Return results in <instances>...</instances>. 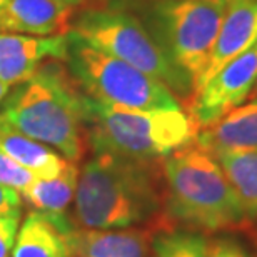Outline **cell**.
I'll use <instances>...</instances> for the list:
<instances>
[{"label": "cell", "mask_w": 257, "mask_h": 257, "mask_svg": "<svg viewBox=\"0 0 257 257\" xmlns=\"http://www.w3.org/2000/svg\"><path fill=\"white\" fill-rule=\"evenodd\" d=\"M37 177L32 172H29L27 169L19 166L14 159H10L7 154L0 151V186L12 187L15 191L22 192Z\"/></svg>", "instance_id": "d6986e66"}, {"label": "cell", "mask_w": 257, "mask_h": 257, "mask_svg": "<svg viewBox=\"0 0 257 257\" xmlns=\"http://www.w3.org/2000/svg\"><path fill=\"white\" fill-rule=\"evenodd\" d=\"M205 2H210V4H215V5H219V7H222V9H230L232 5H237L240 2H245V0H205Z\"/></svg>", "instance_id": "cb8c5ba5"}, {"label": "cell", "mask_w": 257, "mask_h": 257, "mask_svg": "<svg viewBox=\"0 0 257 257\" xmlns=\"http://www.w3.org/2000/svg\"><path fill=\"white\" fill-rule=\"evenodd\" d=\"M7 92H9V85L5 84V82L0 80V104L5 100V97H7Z\"/></svg>", "instance_id": "d4e9b609"}, {"label": "cell", "mask_w": 257, "mask_h": 257, "mask_svg": "<svg viewBox=\"0 0 257 257\" xmlns=\"http://www.w3.org/2000/svg\"><path fill=\"white\" fill-rule=\"evenodd\" d=\"M20 215L22 214L0 215V257H10L12 254L15 237L19 232Z\"/></svg>", "instance_id": "44dd1931"}, {"label": "cell", "mask_w": 257, "mask_h": 257, "mask_svg": "<svg viewBox=\"0 0 257 257\" xmlns=\"http://www.w3.org/2000/svg\"><path fill=\"white\" fill-rule=\"evenodd\" d=\"M84 99L62 60H49L5 97L0 117L15 131L54 147L67 161L79 162L89 151Z\"/></svg>", "instance_id": "7a4b0ae2"}, {"label": "cell", "mask_w": 257, "mask_h": 257, "mask_svg": "<svg viewBox=\"0 0 257 257\" xmlns=\"http://www.w3.org/2000/svg\"><path fill=\"white\" fill-rule=\"evenodd\" d=\"M166 227L224 230L247 222L237 195L212 154L197 142L162 159Z\"/></svg>", "instance_id": "3957f363"}, {"label": "cell", "mask_w": 257, "mask_h": 257, "mask_svg": "<svg viewBox=\"0 0 257 257\" xmlns=\"http://www.w3.org/2000/svg\"><path fill=\"white\" fill-rule=\"evenodd\" d=\"M67 70L87 97L134 110H177L181 100L154 77L90 47L69 32Z\"/></svg>", "instance_id": "8992f818"}, {"label": "cell", "mask_w": 257, "mask_h": 257, "mask_svg": "<svg viewBox=\"0 0 257 257\" xmlns=\"http://www.w3.org/2000/svg\"><path fill=\"white\" fill-rule=\"evenodd\" d=\"M225 12L205 0H154L149 32L195 84L209 64Z\"/></svg>", "instance_id": "52a82bcc"}, {"label": "cell", "mask_w": 257, "mask_h": 257, "mask_svg": "<svg viewBox=\"0 0 257 257\" xmlns=\"http://www.w3.org/2000/svg\"><path fill=\"white\" fill-rule=\"evenodd\" d=\"M77 181L79 167L75 162L69 161L55 177L35 179L22 191V197L39 212H64L75 197Z\"/></svg>", "instance_id": "e0dca14e"}, {"label": "cell", "mask_w": 257, "mask_h": 257, "mask_svg": "<svg viewBox=\"0 0 257 257\" xmlns=\"http://www.w3.org/2000/svg\"><path fill=\"white\" fill-rule=\"evenodd\" d=\"M84 112L92 152H110L141 161H162L194 144L199 132L194 119L182 109L134 110L102 104L85 95Z\"/></svg>", "instance_id": "277c9868"}, {"label": "cell", "mask_w": 257, "mask_h": 257, "mask_svg": "<svg viewBox=\"0 0 257 257\" xmlns=\"http://www.w3.org/2000/svg\"><path fill=\"white\" fill-rule=\"evenodd\" d=\"M75 7L59 0H7L0 10V32L50 37L70 32Z\"/></svg>", "instance_id": "30bf717a"}, {"label": "cell", "mask_w": 257, "mask_h": 257, "mask_svg": "<svg viewBox=\"0 0 257 257\" xmlns=\"http://www.w3.org/2000/svg\"><path fill=\"white\" fill-rule=\"evenodd\" d=\"M0 151L14 159L19 166L32 172L37 179L55 177L69 162L49 146L34 141L5 124L2 117H0Z\"/></svg>", "instance_id": "9a60e30c"}, {"label": "cell", "mask_w": 257, "mask_h": 257, "mask_svg": "<svg viewBox=\"0 0 257 257\" xmlns=\"http://www.w3.org/2000/svg\"><path fill=\"white\" fill-rule=\"evenodd\" d=\"M99 4L109 5V7H119V9H125L131 7V5L137 4V2H146V0H95Z\"/></svg>", "instance_id": "603a6c76"}, {"label": "cell", "mask_w": 257, "mask_h": 257, "mask_svg": "<svg viewBox=\"0 0 257 257\" xmlns=\"http://www.w3.org/2000/svg\"><path fill=\"white\" fill-rule=\"evenodd\" d=\"M22 214V195L12 187L0 186V215Z\"/></svg>", "instance_id": "7402d4cb"}, {"label": "cell", "mask_w": 257, "mask_h": 257, "mask_svg": "<svg viewBox=\"0 0 257 257\" xmlns=\"http://www.w3.org/2000/svg\"><path fill=\"white\" fill-rule=\"evenodd\" d=\"M84 4L87 5L72 20V35L162 82L177 99H191L194 92L192 79L172 64L146 24L125 9L90 0Z\"/></svg>", "instance_id": "5b68a950"}, {"label": "cell", "mask_w": 257, "mask_h": 257, "mask_svg": "<svg viewBox=\"0 0 257 257\" xmlns=\"http://www.w3.org/2000/svg\"><path fill=\"white\" fill-rule=\"evenodd\" d=\"M59 2H62V4H67V5H72V7H75V5H79V4H84L85 0H59Z\"/></svg>", "instance_id": "484cf974"}, {"label": "cell", "mask_w": 257, "mask_h": 257, "mask_svg": "<svg viewBox=\"0 0 257 257\" xmlns=\"http://www.w3.org/2000/svg\"><path fill=\"white\" fill-rule=\"evenodd\" d=\"M257 82V44L230 60L189 99V115L199 128L212 125L247 99Z\"/></svg>", "instance_id": "ba28073f"}, {"label": "cell", "mask_w": 257, "mask_h": 257, "mask_svg": "<svg viewBox=\"0 0 257 257\" xmlns=\"http://www.w3.org/2000/svg\"><path fill=\"white\" fill-rule=\"evenodd\" d=\"M151 229H79L69 244L75 257H149L152 249Z\"/></svg>", "instance_id": "4fadbf2b"}, {"label": "cell", "mask_w": 257, "mask_h": 257, "mask_svg": "<svg viewBox=\"0 0 257 257\" xmlns=\"http://www.w3.org/2000/svg\"><path fill=\"white\" fill-rule=\"evenodd\" d=\"M252 94H254V97H257V82H255V85H254V89H252Z\"/></svg>", "instance_id": "4316f807"}, {"label": "cell", "mask_w": 257, "mask_h": 257, "mask_svg": "<svg viewBox=\"0 0 257 257\" xmlns=\"http://www.w3.org/2000/svg\"><path fill=\"white\" fill-rule=\"evenodd\" d=\"M205 257H252V254L237 239L222 235V237L207 240V255Z\"/></svg>", "instance_id": "ffe728a7"}, {"label": "cell", "mask_w": 257, "mask_h": 257, "mask_svg": "<svg viewBox=\"0 0 257 257\" xmlns=\"http://www.w3.org/2000/svg\"><path fill=\"white\" fill-rule=\"evenodd\" d=\"M75 229L64 212L34 210L19 227L12 257H74L69 237Z\"/></svg>", "instance_id": "7c38bea8"}, {"label": "cell", "mask_w": 257, "mask_h": 257, "mask_svg": "<svg viewBox=\"0 0 257 257\" xmlns=\"http://www.w3.org/2000/svg\"><path fill=\"white\" fill-rule=\"evenodd\" d=\"M166 182L161 161L94 152L79 171L75 222L82 229H125L161 217Z\"/></svg>", "instance_id": "6da1fadb"}, {"label": "cell", "mask_w": 257, "mask_h": 257, "mask_svg": "<svg viewBox=\"0 0 257 257\" xmlns=\"http://www.w3.org/2000/svg\"><path fill=\"white\" fill-rule=\"evenodd\" d=\"M234 189L247 220L257 219V149L212 154Z\"/></svg>", "instance_id": "2e32d148"}, {"label": "cell", "mask_w": 257, "mask_h": 257, "mask_svg": "<svg viewBox=\"0 0 257 257\" xmlns=\"http://www.w3.org/2000/svg\"><path fill=\"white\" fill-rule=\"evenodd\" d=\"M257 44V0H245L227 9L215 39L209 64L195 80L194 90L202 87L215 72H219L230 60L239 57ZM194 94V92H192Z\"/></svg>", "instance_id": "8fae6325"}, {"label": "cell", "mask_w": 257, "mask_h": 257, "mask_svg": "<svg viewBox=\"0 0 257 257\" xmlns=\"http://www.w3.org/2000/svg\"><path fill=\"white\" fill-rule=\"evenodd\" d=\"M195 142L210 154L257 149V97L227 112L212 125L199 128Z\"/></svg>", "instance_id": "5bb4252c"}, {"label": "cell", "mask_w": 257, "mask_h": 257, "mask_svg": "<svg viewBox=\"0 0 257 257\" xmlns=\"http://www.w3.org/2000/svg\"><path fill=\"white\" fill-rule=\"evenodd\" d=\"M5 4H7V0H0V10L4 9V5H5Z\"/></svg>", "instance_id": "83f0119b"}, {"label": "cell", "mask_w": 257, "mask_h": 257, "mask_svg": "<svg viewBox=\"0 0 257 257\" xmlns=\"http://www.w3.org/2000/svg\"><path fill=\"white\" fill-rule=\"evenodd\" d=\"M67 49L69 34L35 37L0 32V80L7 85L24 84L49 60L65 62Z\"/></svg>", "instance_id": "9c48e42d"}, {"label": "cell", "mask_w": 257, "mask_h": 257, "mask_svg": "<svg viewBox=\"0 0 257 257\" xmlns=\"http://www.w3.org/2000/svg\"><path fill=\"white\" fill-rule=\"evenodd\" d=\"M152 252L156 257H205L207 239L197 230L162 229L152 237Z\"/></svg>", "instance_id": "ac0fdd59"}]
</instances>
